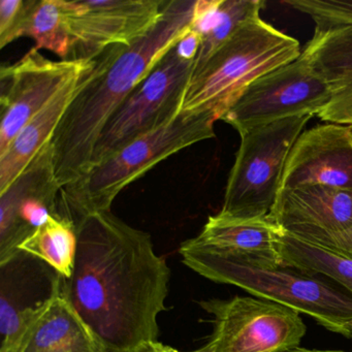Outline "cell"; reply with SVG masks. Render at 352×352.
I'll return each mask as SVG.
<instances>
[{"label": "cell", "instance_id": "f1b7e54d", "mask_svg": "<svg viewBox=\"0 0 352 352\" xmlns=\"http://www.w3.org/2000/svg\"><path fill=\"white\" fill-rule=\"evenodd\" d=\"M287 352H347L339 351V350H318V349H308V348L298 347L296 349L290 350Z\"/></svg>", "mask_w": 352, "mask_h": 352}, {"label": "cell", "instance_id": "8fae6325", "mask_svg": "<svg viewBox=\"0 0 352 352\" xmlns=\"http://www.w3.org/2000/svg\"><path fill=\"white\" fill-rule=\"evenodd\" d=\"M166 1H63L72 38L69 61L94 60L111 47L135 44L157 23Z\"/></svg>", "mask_w": 352, "mask_h": 352}, {"label": "cell", "instance_id": "6da1fadb", "mask_svg": "<svg viewBox=\"0 0 352 352\" xmlns=\"http://www.w3.org/2000/svg\"><path fill=\"white\" fill-rule=\"evenodd\" d=\"M75 267L63 292L109 352H133L157 341L170 271L151 236L98 212L77 226Z\"/></svg>", "mask_w": 352, "mask_h": 352}, {"label": "cell", "instance_id": "ffe728a7", "mask_svg": "<svg viewBox=\"0 0 352 352\" xmlns=\"http://www.w3.org/2000/svg\"><path fill=\"white\" fill-rule=\"evenodd\" d=\"M278 253L284 265L324 276L352 294V258L280 230Z\"/></svg>", "mask_w": 352, "mask_h": 352}, {"label": "cell", "instance_id": "e0dca14e", "mask_svg": "<svg viewBox=\"0 0 352 352\" xmlns=\"http://www.w3.org/2000/svg\"><path fill=\"white\" fill-rule=\"evenodd\" d=\"M94 69L65 86L21 129L7 151L0 155V193L3 192L16 180L34 156L52 140L67 108L79 94Z\"/></svg>", "mask_w": 352, "mask_h": 352}, {"label": "cell", "instance_id": "603a6c76", "mask_svg": "<svg viewBox=\"0 0 352 352\" xmlns=\"http://www.w3.org/2000/svg\"><path fill=\"white\" fill-rule=\"evenodd\" d=\"M284 3L310 16L315 32L352 26V0H286Z\"/></svg>", "mask_w": 352, "mask_h": 352}, {"label": "cell", "instance_id": "4fadbf2b", "mask_svg": "<svg viewBox=\"0 0 352 352\" xmlns=\"http://www.w3.org/2000/svg\"><path fill=\"white\" fill-rule=\"evenodd\" d=\"M0 352H109L63 292L58 276L52 294L21 313L17 329Z\"/></svg>", "mask_w": 352, "mask_h": 352}, {"label": "cell", "instance_id": "cb8c5ba5", "mask_svg": "<svg viewBox=\"0 0 352 352\" xmlns=\"http://www.w3.org/2000/svg\"><path fill=\"white\" fill-rule=\"evenodd\" d=\"M32 0H1L0 1V49L21 38Z\"/></svg>", "mask_w": 352, "mask_h": 352}, {"label": "cell", "instance_id": "7a4b0ae2", "mask_svg": "<svg viewBox=\"0 0 352 352\" xmlns=\"http://www.w3.org/2000/svg\"><path fill=\"white\" fill-rule=\"evenodd\" d=\"M195 0H166L154 28L131 46H113L67 108L51 143L61 188L89 170L92 154L108 121L155 65L191 32Z\"/></svg>", "mask_w": 352, "mask_h": 352}, {"label": "cell", "instance_id": "9c48e42d", "mask_svg": "<svg viewBox=\"0 0 352 352\" xmlns=\"http://www.w3.org/2000/svg\"><path fill=\"white\" fill-rule=\"evenodd\" d=\"M333 94L331 86L300 56L255 80L221 120L242 135L280 119L314 116L331 102Z\"/></svg>", "mask_w": 352, "mask_h": 352}, {"label": "cell", "instance_id": "d4e9b609", "mask_svg": "<svg viewBox=\"0 0 352 352\" xmlns=\"http://www.w3.org/2000/svg\"><path fill=\"white\" fill-rule=\"evenodd\" d=\"M316 116L325 122L352 127V85L333 92L331 102Z\"/></svg>", "mask_w": 352, "mask_h": 352}, {"label": "cell", "instance_id": "4316f807", "mask_svg": "<svg viewBox=\"0 0 352 352\" xmlns=\"http://www.w3.org/2000/svg\"><path fill=\"white\" fill-rule=\"evenodd\" d=\"M201 36L191 30L181 42L175 47L181 58L185 60L195 61L197 53L201 48Z\"/></svg>", "mask_w": 352, "mask_h": 352}, {"label": "cell", "instance_id": "ba28073f", "mask_svg": "<svg viewBox=\"0 0 352 352\" xmlns=\"http://www.w3.org/2000/svg\"><path fill=\"white\" fill-rule=\"evenodd\" d=\"M214 329L201 352H287L306 335L300 313L256 296L201 300Z\"/></svg>", "mask_w": 352, "mask_h": 352}, {"label": "cell", "instance_id": "4dcf8cb0", "mask_svg": "<svg viewBox=\"0 0 352 352\" xmlns=\"http://www.w3.org/2000/svg\"><path fill=\"white\" fill-rule=\"evenodd\" d=\"M352 352V351H351Z\"/></svg>", "mask_w": 352, "mask_h": 352}, {"label": "cell", "instance_id": "9a60e30c", "mask_svg": "<svg viewBox=\"0 0 352 352\" xmlns=\"http://www.w3.org/2000/svg\"><path fill=\"white\" fill-rule=\"evenodd\" d=\"M267 218L283 232L317 243L352 226V190L327 185L284 189Z\"/></svg>", "mask_w": 352, "mask_h": 352}, {"label": "cell", "instance_id": "d6986e66", "mask_svg": "<svg viewBox=\"0 0 352 352\" xmlns=\"http://www.w3.org/2000/svg\"><path fill=\"white\" fill-rule=\"evenodd\" d=\"M77 249V228L63 215L51 216L19 246V251L45 263L63 279L73 274Z\"/></svg>", "mask_w": 352, "mask_h": 352}, {"label": "cell", "instance_id": "5b68a950", "mask_svg": "<svg viewBox=\"0 0 352 352\" xmlns=\"http://www.w3.org/2000/svg\"><path fill=\"white\" fill-rule=\"evenodd\" d=\"M300 54L296 38L254 16L193 71L181 112H211L221 120L251 83Z\"/></svg>", "mask_w": 352, "mask_h": 352}, {"label": "cell", "instance_id": "8992f818", "mask_svg": "<svg viewBox=\"0 0 352 352\" xmlns=\"http://www.w3.org/2000/svg\"><path fill=\"white\" fill-rule=\"evenodd\" d=\"M312 117H288L240 135L220 214L243 219L270 215L290 151Z\"/></svg>", "mask_w": 352, "mask_h": 352}, {"label": "cell", "instance_id": "f546056e", "mask_svg": "<svg viewBox=\"0 0 352 352\" xmlns=\"http://www.w3.org/2000/svg\"><path fill=\"white\" fill-rule=\"evenodd\" d=\"M166 350H168V352H185V351H180V350L175 349V348L170 347V346H166ZM187 352H201L199 350H195V351H187Z\"/></svg>", "mask_w": 352, "mask_h": 352}, {"label": "cell", "instance_id": "2e32d148", "mask_svg": "<svg viewBox=\"0 0 352 352\" xmlns=\"http://www.w3.org/2000/svg\"><path fill=\"white\" fill-rule=\"evenodd\" d=\"M280 230L267 217L243 219L217 213L183 244L209 252L281 261L277 249Z\"/></svg>", "mask_w": 352, "mask_h": 352}, {"label": "cell", "instance_id": "5bb4252c", "mask_svg": "<svg viewBox=\"0 0 352 352\" xmlns=\"http://www.w3.org/2000/svg\"><path fill=\"white\" fill-rule=\"evenodd\" d=\"M327 185L352 190V127L323 124L302 131L286 162L280 190Z\"/></svg>", "mask_w": 352, "mask_h": 352}, {"label": "cell", "instance_id": "ac0fdd59", "mask_svg": "<svg viewBox=\"0 0 352 352\" xmlns=\"http://www.w3.org/2000/svg\"><path fill=\"white\" fill-rule=\"evenodd\" d=\"M300 56L333 92L352 85V26L315 32Z\"/></svg>", "mask_w": 352, "mask_h": 352}, {"label": "cell", "instance_id": "7c38bea8", "mask_svg": "<svg viewBox=\"0 0 352 352\" xmlns=\"http://www.w3.org/2000/svg\"><path fill=\"white\" fill-rule=\"evenodd\" d=\"M60 193L50 141L0 193V265L13 261L20 245L51 216L63 215Z\"/></svg>", "mask_w": 352, "mask_h": 352}, {"label": "cell", "instance_id": "3957f363", "mask_svg": "<svg viewBox=\"0 0 352 352\" xmlns=\"http://www.w3.org/2000/svg\"><path fill=\"white\" fill-rule=\"evenodd\" d=\"M179 254L186 267L206 279L279 302L352 339V294L324 276L281 261L209 252L183 243Z\"/></svg>", "mask_w": 352, "mask_h": 352}, {"label": "cell", "instance_id": "83f0119b", "mask_svg": "<svg viewBox=\"0 0 352 352\" xmlns=\"http://www.w3.org/2000/svg\"><path fill=\"white\" fill-rule=\"evenodd\" d=\"M133 352H168L166 345L160 343V342H149V343L144 344Z\"/></svg>", "mask_w": 352, "mask_h": 352}, {"label": "cell", "instance_id": "52a82bcc", "mask_svg": "<svg viewBox=\"0 0 352 352\" xmlns=\"http://www.w3.org/2000/svg\"><path fill=\"white\" fill-rule=\"evenodd\" d=\"M193 69L195 61L181 58L174 47L111 117L98 138L89 170L174 120L182 111Z\"/></svg>", "mask_w": 352, "mask_h": 352}, {"label": "cell", "instance_id": "44dd1931", "mask_svg": "<svg viewBox=\"0 0 352 352\" xmlns=\"http://www.w3.org/2000/svg\"><path fill=\"white\" fill-rule=\"evenodd\" d=\"M22 36L36 42L34 48L48 50L69 61L72 38L63 0H32Z\"/></svg>", "mask_w": 352, "mask_h": 352}, {"label": "cell", "instance_id": "277c9868", "mask_svg": "<svg viewBox=\"0 0 352 352\" xmlns=\"http://www.w3.org/2000/svg\"><path fill=\"white\" fill-rule=\"evenodd\" d=\"M211 112H181L168 124L142 135L85 176L61 188V214L76 226L87 216L111 211L119 193L185 148L215 138Z\"/></svg>", "mask_w": 352, "mask_h": 352}, {"label": "cell", "instance_id": "484cf974", "mask_svg": "<svg viewBox=\"0 0 352 352\" xmlns=\"http://www.w3.org/2000/svg\"><path fill=\"white\" fill-rule=\"evenodd\" d=\"M313 244L319 245L323 248L352 258V226L344 232L323 239V240L313 243Z\"/></svg>", "mask_w": 352, "mask_h": 352}, {"label": "cell", "instance_id": "7402d4cb", "mask_svg": "<svg viewBox=\"0 0 352 352\" xmlns=\"http://www.w3.org/2000/svg\"><path fill=\"white\" fill-rule=\"evenodd\" d=\"M265 6L263 0H222L213 28L201 40L193 71L205 65L245 22L261 15Z\"/></svg>", "mask_w": 352, "mask_h": 352}, {"label": "cell", "instance_id": "30bf717a", "mask_svg": "<svg viewBox=\"0 0 352 352\" xmlns=\"http://www.w3.org/2000/svg\"><path fill=\"white\" fill-rule=\"evenodd\" d=\"M96 59L54 61L32 48L14 65L0 69V155L21 129L65 86L88 73Z\"/></svg>", "mask_w": 352, "mask_h": 352}]
</instances>
